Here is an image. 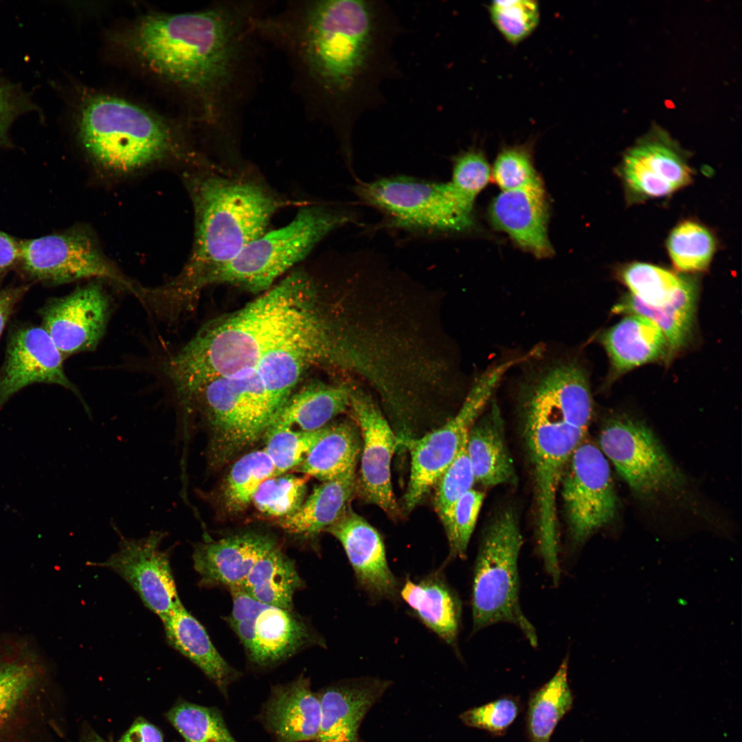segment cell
<instances>
[{"instance_id":"obj_1","label":"cell","mask_w":742,"mask_h":742,"mask_svg":"<svg viewBox=\"0 0 742 742\" xmlns=\"http://www.w3.org/2000/svg\"><path fill=\"white\" fill-rule=\"evenodd\" d=\"M397 16L383 1L319 0L300 9L292 42L349 155L354 128L395 77Z\"/></svg>"},{"instance_id":"obj_2","label":"cell","mask_w":742,"mask_h":742,"mask_svg":"<svg viewBox=\"0 0 742 742\" xmlns=\"http://www.w3.org/2000/svg\"><path fill=\"white\" fill-rule=\"evenodd\" d=\"M316 289L295 271L242 308L203 327L165 363L180 407L210 381L253 368L269 352L327 328Z\"/></svg>"},{"instance_id":"obj_3","label":"cell","mask_w":742,"mask_h":742,"mask_svg":"<svg viewBox=\"0 0 742 742\" xmlns=\"http://www.w3.org/2000/svg\"><path fill=\"white\" fill-rule=\"evenodd\" d=\"M246 22L236 5L153 13L133 25L126 43L156 74L197 96L212 121L221 124L243 56Z\"/></svg>"},{"instance_id":"obj_4","label":"cell","mask_w":742,"mask_h":742,"mask_svg":"<svg viewBox=\"0 0 742 742\" xmlns=\"http://www.w3.org/2000/svg\"><path fill=\"white\" fill-rule=\"evenodd\" d=\"M194 209L192 251L181 271L153 289L157 306L181 317L191 311L212 276L263 234L280 201L248 176L212 168L188 180Z\"/></svg>"},{"instance_id":"obj_5","label":"cell","mask_w":742,"mask_h":742,"mask_svg":"<svg viewBox=\"0 0 742 742\" xmlns=\"http://www.w3.org/2000/svg\"><path fill=\"white\" fill-rule=\"evenodd\" d=\"M531 463L537 511L540 556L547 573L560 570L556 497L567 462L585 439L565 403L551 394L519 401Z\"/></svg>"},{"instance_id":"obj_6","label":"cell","mask_w":742,"mask_h":742,"mask_svg":"<svg viewBox=\"0 0 742 742\" xmlns=\"http://www.w3.org/2000/svg\"><path fill=\"white\" fill-rule=\"evenodd\" d=\"M78 135L87 153L111 170L128 172L170 153L174 137L159 117L122 98L95 95L83 104Z\"/></svg>"},{"instance_id":"obj_7","label":"cell","mask_w":742,"mask_h":742,"mask_svg":"<svg viewBox=\"0 0 742 742\" xmlns=\"http://www.w3.org/2000/svg\"><path fill=\"white\" fill-rule=\"evenodd\" d=\"M193 408L209 430L208 462L216 467L264 436L280 406L251 368L203 385L191 397L188 414Z\"/></svg>"},{"instance_id":"obj_8","label":"cell","mask_w":742,"mask_h":742,"mask_svg":"<svg viewBox=\"0 0 742 742\" xmlns=\"http://www.w3.org/2000/svg\"><path fill=\"white\" fill-rule=\"evenodd\" d=\"M346 209L324 204L300 209L286 225L265 232L211 278L209 285L227 284L265 292L303 260L325 236L352 221Z\"/></svg>"},{"instance_id":"obj_9","label":"cell","mask_w":742,"mask_h":742,"mask_svg":"<svg viewBox=\"0 0 742 742\" xmlns=\"http://www.w3.org/2000/svg\"><path fill=\"white\" fill-rule=\"evenodd\" d=\"M523 544L515 512L505 508L482 534L474 564L472 585L473 631L497 622L518 627L532 647L537 636L519 603L518 557Z\"/></svg>"},{"instance_id":"obj_10","label":"cell","mask_w":742,"mask_h":742,"mask_svg":"<svg viewBox=\"0 0 742 742\" xmlns=\"http://www.w3.org/2000/svg\"><path fill=\"white\" fill-rule=\"evenodd\" d=\"M355 192L364 203L381 212L391 227L447 234L465 232L474 225L475 201L449 181L387 177L359 183Z\"/></svg>"},{"instance_id":"obj_11","label":"cell","mask_w":742,"mask_h":742,"mask_svg":"<svg viewBox=\"0 0 742 742\" xmlns=\"http://www.w3.org/2000/svg\"><path fill=\"white\" fill-rule=\"evenodd\" d=\"M519 363L517 357L490 366L475 380L457 414L445 425L418 438L403 440L410 453V473L403 498L412 510L434 487L452 462L470 429L493 398L505 374Z\"/></svg>"},{"instance_id":"obj_12","label":"cell","mask_w":742,"mask_h":742,"mask_svg":"<svg viewBox=\"0 0 742 742\" xmlns=\"http://www.w3.org/2000/svg\"><path fill=\"white\" fill-rule=\"evenodd\" d=\"M599 448L638 497L671 495L686 484L655 434L635 418L610 417L600 433Z\"/></svg>"},{"instance_id":"obj_13","label":"cell","mask_w":742,"mask_h":742,"mask_svg":"<svg viewBox=\"0 0 742 742\" xmlns=\"http://www.w3.org/2000/svg\"><path fill=\"white\" fill-rule=\"evenodd\" d=\"M18 264L28 278L50 285L99 278L136 297L142 286L111 263L93 237L82 227L20 241Z\"/></svg>"},{"instance_id":"obj_14","label":"cell","mask_w":742,"mask_h":742,"mask_svg":"<svg viewBox=\"0 0 742 742\" xmlns=\"http://www.w3.org/2000/svg\"><path fill=\"white\" fill-rule=\"evenodd\" d=\"M561 491L570 539L586 541L615 518L618 498L608 460L599 447L585 439L571 456Z\"/></svg>"},{"instance_id":"obj_15","label":"cell","mask_w":742,"mask_h":742,"mask_svg":"<svg viewBox=\"0 0 742 742\" xmlns=\"http://www.w3.org/2000/svg\"><path fill=\"white\" fill-rule=\"evenodd\" d=\"M230 591L233 607L227 622L252 663L276 664L314 642L308 627L291 610L262 603L240 587Z\"/></svg>"},{"instance_id":"obj_16","label":"cell","mask_w":742,"mask_h":742,"mask_svg":"<svg viewBox=\"0 0 742 742\" xmlns=\"http://www.w3.org/2000/svg\"><path fill=\"white\" fill-rule=\"evenodd\" d=\"M166 536L165 531L153 530L142 538L122 537L117 550L106 560L89 563L119 574L161 621L182 605L171 570L170 550L161 548Z\"/></svg>"},{"instance_id":"obj_17","label":"cell","mask_w":742,"mask_h":742,"mask_svg":"<svg viewBox=\"0 0 742 742\" xmlns=\"http://www.w3.org/2000/svg\"><path fill=\"white\" fill-rule=\"evenodd\" d=\"M349 407L361 438L357 495L396 518L400 510L393 491L391 462L399 440L369 396L350 390Z\"/></svg>"},{"instance_id":"obj_18","label":"cell","mask_w":742,"mask_h":742,"mask_svg":"<svg viewBox=\"0 0 742 742\" xmlns=\"http://www.w3.org/2000/svg\"><path fill=\"white\" fill-rule=\"evenodd\" d=\"M617 172L631 203L669 196L693 176L686 155L662 131H652L629 148Z\"/></svg>"},{"instance_id":"obj_19","label":"cell","mask_w":742,"mask_h":742,"mask_svg":"<svg viewBox=\"0 0 742 742\" xmlns=\"http://www.w3.org/2000/svg\"><path fill=\"white\" fill-rule=\"evenodd\" d=\"M64 359L41 326L21 324L14 328L0 368V410L21 389L43 383L58 385L71 391L89 411L80 392L65 372Z\"/></svg>"},{"instance_id":"obj_20","label":"cell","mask_w":742,"mask_h":742,"mask_svg":"<svg viewBox=\"0 0 742 742\" xmlns=\"http://www.w3.org/2000/svg\"><path fill=\"white\" fill-rule=\"evenodd\" d=\"M110 310L109 298L103 288L91 282L64 297L51 299L39 314L41 326L65 358L97 347Z\"/></svg>"},{"instance_id":"obj_21","label":"cell","mask_w":742,"mask_h":742,"mask_svg":"<svg viewBox=\"0 0 742 742\" xmlns=\"http://www.w3.org/2000/svg\"><path fill=\"white\" fill-rule=\"evenodd\" d=\"M326 531L341 544L359 586L374 600H396L398 583L391 571L383 540L363 517L350 507Z\"/></svg>"},{"instance_id":"obj_22","label":"cell","mask_w":742,"mask_h":742,"mask_svg":"<svg viewBox=\"0 0 742 742\" xmlns=\"http://www.w3.org/2000/svg\"><path fill=\"white\" fill-rule=\"evenodd\" d=\"M493 225L522 249L539 258L553 254L548 233V203L543 183L502 191L490 204Z\"/></svg>"},{"instance_id":"obj_23","label":"cell","mask_w":742,"mask_h":742,"mask_svg":"<svg viewBox=\"0 0 742 742\" xmlns=\"http://www.w3.org/2000/svg\"><path fill=\"white\" fill-rule=\"evenodd\" d=\"M373 677L354 678L330 686L319 694L317 742H359V726L370 709L391 685Z\"/></svg>"},{"instance_id":"obj_24","label":"cell","mask_w":742,"mask_h":742,"mask_svg":"<svg viewBox=\"0 0 742 742\" xmlns=\"http://www.w3.org/2000/svg\"><path fill=\"white\" fill-rule=\"evenodd\" d=\"M276 546L271 537L245 533L197 544L193 566L204 585L240 587L255 563Z\"/></svg>"},{"instance_id":"obj_25","label":"cell","mask_w":742,"mask_h":742,"mask_svg":"<svg viewBox=\"0 0 742 742\" xmlns=\"http://www.w3.org/2000/svg\"><path fill=\"white\" fill-rule=\"evenodd\" d=\"M265 720L278 742L317 741L321 721L319 694L300 677L276 686L265 709Z\"/></svg>"},{"instance_id":"obj_26","label":"cell","mask_w":742,"mask_h":742,"mask_svg":"<svg viewBox=\"0 0 742 742\" xmlns=\"http://www.w3.org/2000/svg\"><path fill=\"white\" fill-rule=\"evenodd\" d=\"M466 451L475 483L486 488L516 483L517 475L506 442L504 422L495 398L470 429Z\"/></svg>"},{"instance_id":"obj_27","label":"cell","mask_w":742,"mask_h":742,"mask_svg":"<svg viewBox=\"0 0 742 742\" xmlns=\"http://www.w3.org/2000/svg\"><path fill=\"white\" fill-rule=\"evenodd\" d=\"M600 341L610 360L615 374L625 373L645 363L671 357L663 333L652 321L638 315H627L603 332Z\"/></svg>"},{"instance_id":"obj_28","label":"cell","mask_w":742,"mask_h":742,"mask_svg":"<svg viewBox=\"0 0 742 742\" xmlns=\"http://www.w3.org/2000/svg\"><path fill=\"white\" fill-rule=\"evenodd\" d=\"M400 594L427 628L446 643L456 647L462 605L440 571L431 573L418 582L406 578Z\"/></svg>"},{"instance_id":"obj_29","label":"cell","mask_w":742,"mask_h":742,"mask_svg":"<svg viewBox=\"0 0 742 742\" xmlns=\"http://www.w3.org/2000/svg\"><path fill=\"white\" fill-rule=\"evenodd\" d=\"M357 495L356 467L315 487L293 514L280 519L288 533L313 537L335 523L350 508Z\"/></svg>"},{"instance_id":"obj_30","label":"cell","mask_w":742,"mask_h":742,"mask_svg":"<svg viewBox=\"0 0 742 742\" xmlns=\"http://www.w3.org/2000/svg\"><path fill=\"white\" fill-rule=\"evenodd\" d=\"M350 391L342 385L314 383L291 394L266 431L318 430L347 409L350 405Z\"/></svg>"},{"instance_id":"obj_31","label":"cell","mask_w":742,"mask_h":742,"mask_svg":"<svg viewBox=\"0 0 742 742\" xmlns=\"http://www.w3.org/2000/svg\"><path fill=\"white\" fill-rule=\"evenodd\" d=\"M162 622L170 645L196 665L226 693L236 671L218 652L200 622L183 605Z\"/></svg>"},{"instance_id":"obj_32","label":"cell","mask_w":742,"mask_h":742,"mask_svg":"<svg viewBox=\"0 0 742 742\" xmlns=\"http://www.w3.org/2000/svg\"><path fill=\"white\" fill-rule=\"evenodd\" d=\"M361 450V438L356 424L327 425L295 471L322 482L329 481L356 467Z\"/></svg>"},{"instance_id":"obj_33","label":"cell","mask_w":742,"mask_h":742,"mask_svg":"<svg viewBox=\"0 0 742 742\" xmlns=\"http://www.w3.org/2000/svg\"><path fill=\"white\" fill-rule=\"evenodd\" d=\"M697 295L698 286L694 280L673 301L663 306L647 305L628 293L621 297L612 311L638 315L652 321L663 333L672 355L686 346L692 335Z\"/></svg>"},{"instance_id":"obj_34","label":"cell","mask_w":742,"mask_h":742,"mask_svg":"<svg viewBox=\"0 0 742 742\" xmlns=\"http://www.w3.org/2000/svg\"><path fill=\"white\" fill-rule=\"evenodd\" d=\"M302 583L294 562L276 546L255 563L240 587L262 603L291 610Z\"/></svg>"},{"instance_id":"obj_35","label":"cell","mask_w":742,"mask_h":742,"mask_svg":"<svg viewBox=\"0 0 742 742\" xmlns=\"http://www.w3.org/2000/svg\"><path fill=\"white\" fill-rule=\"evenodd\" d=\"M565 658L554 676L530 696L526 713L529 742H550L559 722L572 709L573 693Z\"/></svg>"},{"instance_id":"obj_36","label":"cell","mask_w":742,"mask_h":742,"mask_svg":"<svg viewBox=\"0 0 742 742\" xmlns=\"http://www.w3.org/2000/svg\"><path fill=\"white\" fill-rule=\"evenodd\" d=\"M36 672L27 662H15L0 666V741L29 715L34 704L32 697ZM6 739L7 737H5Z\"/></svg>"},{"instance_id":"obj_37","label":"cell","mask_w":742,"mask_h":742,"mask_svg":"<svg viewBox=\"0 0 742 742\" xmlns=\"http://www.w3.org/2000/svg\"><path fill=\"white\" fill-rule=\"evenodd\" d=\"M618 275L631 295L652 306L673 301L694 281L661 267L638 262L623 266Z\"/></svg>"},{"instance_id":"obj_38","label":"cell","mask_w":742,"mask_h":742,"mask_svg":"<svg viewBox=\"0 0 742 742\" xmlns=\"http://www.w3.org/2000/svg\"><path fill=\"white\" fill-rule=\"evenodd\" d=\"M273 464L264 449L240 458L232 466L222 488V502L227 511L238 514L251 503L260 486L276 476Z\"/></svg>"},{"instance_id":"obj_39","label":"cell","mask_w":742,"mask_h":742,"mask_svg":"<svg viewBox=\"0 0 742 742\" xmlns=\"http://www.w3.org/2000/svg\"><path fill=\"white\" fill-rule=\"evenodd\" d=\"M716 248L713 234L695 221L686 220L677 224L666 240V249L673 265L685 273L707 269Z\"/></svg>"},{"instance_id":"obj_40","label":"cell","mask_w":742,"mask_h":742,"mask_svg":"<svg viewBox=\"0 0 742 742\" xmlns=\"http://www.w3.org/2000/svg\"><path fill=\"white\" fill-rule=\"evenodd\" d=\"M167 718L186 742H236L214 708L181 703L168 712Z\"/></svg>"},{"instance_id":"obj_41","label":"cell","mask_w":742,"mask_h":742,"mask_svg":"<svg viewBox=\"0 0 742 742\" xmlns=\"http://www.w3.org/2000/svg\"><path fill=\"white\" fill-rule=\"evenodd\" d=\"M308 476L280 475L265 480L251 503L261 513L284 518L295 512L304 502Z\"/></svg>"},{"instance_id":"obj_42","label":"cell","mask_w":742,"mask_h":742,"mask_svg":"<svg viewBox=\"0 0 742 742\" xmlns=\"http://www.w3.org/2000/svg\"><path fill=\"white\" fill-rule=\"evenodd\" d=\"M324 427L312 431L276 429L265 433L263 449L271 460L277 475L296 469L304 461L321 437Z\"/></svg>"},{"instance_id":"obj_43","label":"cell","mask_w":742,"mask_h":742,"mask_svg":"<svg viewBox=\"0 0 742 742\" xmlns=\"http://www.w3.org/2000/svg\"><path fill=\"white\" fill-rule=\"evenodd\" d=\"M488 9L495 27L513 45L528 38L539 22V5L536 1H493Z\"/></svg>"},{"instance_id":"obj_44","label":"cell","mask_w":742,"mask_h":742,"mask_svg":"<svg viewBox=\"0 0 742 742\" xmlns=\"http://www.w3.org/2000/svg\"><path fill=\"white\" fill-rule=\"evenodd\" d=\"M485 494L473 488L462 495L441 520L449 546V559H465Z\"/></svg>"},{"instance_id":"obj_45","label":"cell","mask_w":742,"mask_h":742,"mask_svg":"<svg viewBox=\"0 0 742 742\" xmlns=\"http://www.w3.org/2000/svg\"><path fill=\"white\" fill-rule=\"evenodd\" d=\"M491 178L502 191L522 189L543 183L526 146L502 149L491 168Z\"/></svg>"},{"instance_id":"obj_46","label":"cell","mask_w":742,"mask_h":742,"mask_svg":"<svg viewBox=\"0 0 742 742\" xmlns=\"http://www.w3.org/2000/svg\"><path fill=\"white\" fill-rule=\"evenodd\" d=\"M466 440L467 436L463 440L456 456L434 486V504L440 520L447 515L462 495L473 488L475 483L466 451Z\"/></svg>"},{"instance_id":"obj_47","label":"cell","mask_w":742,"mask_h":742,"mask_svg":"<svg viewBox=\"0 0 742 742\" xmlns=\"http://www.w3.org/2000/svg\"><path fill=\"white\" fill-rule=\"evenodd\" d=\"M520 712V702L513 696H504L459 715L466 726L484 730L495 736L503 734Z\"/></svg>"},{"instance_id":"obj_48","label":"cell","mask_w":742,"mask_h":742,"mask_svg":"<svg viewBox=\"0 0 742 742\" xmlns=\"http://www.w3.org/2000/svg\"><path fill=\"white\" fill-rule=\"evenodd\" d=\"M490 179L491 167L482 151L469 149L453 159L449 181L470 199L475 201Z\"/></svg>"},{"instance_id":"obj_49","label":"cell","mask_w":742,"mask_h":742,"mask_svg":"<svg viewBox=\"0 0 742 742\" xmlns=\"http://www.w3.org/2000/svg\"><path fill=\"white\" fill-rule=\"evenodd\" d=\"M30 108L29 99L19 88L0 78V146L8 142V129L14 119Z\"/></svg>"},{"instance_id":"obj_50","label":"cell","mask_w":742,"mask_h":742,"mask_svg":"<svg viewBox=\"0 0 742 742\" xmlns=\"http://www.w3.org/2000/svg\"><path fill=\"white\" fill-rule=\"evenodd\" d=\"M30 285L8 286L0 290V337L16 305L29 289Z\"/></svg>"},{"instance_id":"obj_51","label":"cell","mask_w":742,"mask_h":742,"mask_svg":"<svg viewBox=\"0 0 742 742\" xmlns=\"http://www.w3.org/2000/svg\"><path fill=\"white\" fill-rule=\"evenodd\" d=\"M20 241L0 231V280L18 265Z\"/></svg>"},{"instance_id":"obj_52","label":"cell","mask_w":742,"mask_h":742,"mask_svg":"<svg viewBox=\"0 0 742 742\" xmlns=\"http://www.w3.org/2000/svg\"><path fill=\"white\" fill-rule=\"evenodd\" d=\"M117 742H163V737L154 725L138 719Z\"/></svg>"},{"instance_id":"obj_53","label":"cell","mask_w":742,"mask_h":742,"mask_svg":"<svg viewBox=\"0 0 742 742\" xmlns=\"http://www.w3.org/2000/svg\"><path fill=\"white\" fill-rule=\"evenodd\" d=\"M84 742H109L95 734H91Z\"/></svg>"}]
</instances>
